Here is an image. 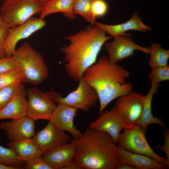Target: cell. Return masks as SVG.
Instances as JSON below:
<instances>
[{
    "instance_id": "6da1fadb",
    "label": "cell",
    "mask_w": 169,
    "mask_h": 169,
    "mask_svg": "<svg viewBox=\"0 0 169 169\" xmlns=\"http://www.w3.org/2000/svg\"><path fill=\"white\" fill-rule=\"evenodd\" d=\"M94 24L86 26L77 33L64 37L69 44L61 49L64 54L63 63L67 75L79 81L86 70L96 62L102 46L112 38Z\"/></svg>"
},
{
    "instance_id": "7a4b0ae2",
    "label": "cell",
    "mask_w": 169,
    "mask_h": 169,
    "mask_svg": "<svg viewBox=\"0 0 169 169\" xmlns=\"http://www.w3.org/2000/svg\"><path fill=\"white\" fill-rule=\"evenodd\" d=\"M129 71L105 56L87 68L83 78L96 91L100 103L99 114L115 99L132 91L133 86L126 79Z\"/></svg>"
},
{
    "instance_id": "3957f363",
    "label": "cell",
    "mask_w": 169,
    "mask_h": 169,
    "mask_svg": "<svg viewBox=\"0 0 169 169\" xmlns=\"http://www.w3.org/2000/svg\"><path fill=\"white\" fill-rule=\"evenodd\" d=\"M70 142L75 148L74 161L83 169H114L118 164L117 146L107 133L89 127Z\"/></svg>"
},
{
    "instance_id": "277c9868",
    "label": "cell",
    "mask_w": 169,
    "mask_h": 169,
    "mask_svg": "<svg viewBox=\"0 0 169 169\" xmlns=\"http://www.w3.org/2000/svg\"><path fill=\"white\" fill-rule=\"evenodd\" d=\"M12 55L23 73V82L37 85L48 77V68L42 55L29 43H23Z\"/></svg>"
},
{
    "instance_id": "5b68a950",
    "label": "cell",
    "mask_w": 169,
    "mask_h": 169,
    "mask_svg": "<svg viewBox=\"0 0 169 169\" xmlns=\"http://www.w3.org/2000/svg\"><path fill=\"white\" fill-rule=\"evenodd\" d=\"M44 4L34 0H5L0 8V14L11 28L40 13Z\"/></svg>"
},
{
    "instance_id": "8992f818",
    "label": "cell",
    "mask_w": 169,
    "mask_h": 169,
    "mask_svg": "<svg viewBox=\"0 0 169 169\" xmlns=\"http://www.w3.org/2000/svg\"><path fill=\"white\" fill-rule=\"evenodd\" d=\"M147 129L136 125L132 128L124 129L119 137L118 146L131 152L148 156L168 167L169 160L157 154L149 144L146 137Z\"/></svg>"
},
{
    "instance_id": "52a82bcc",
    "label": "cell",
    "mask_w": 169,
    "mask_h": 169,
    "mask_svg": "<svg viewBox=\"0 0 169 169\" xmlns=\"http://www.w3.org/2000/svg\"><path fill=\"white\" fill-rule=\"evenodd\" d=\"M27 98V116L34 121L40 119L49 120L57 105L56 97L60 93L51 89L47 92H43L34 87L26 91Z\"/></svg>"
},
{
    "instance_id": "ba28073f",
    "label": "cell",
    "mask_w": 169,
    "mask_h": 169,
    "mask_svg": "<svg viewBox=\"0 0 169 169\" xmlns=\"http://www.w3.org/2000/svg\"><path fill=\"white\" fill-rule=\"evenodd\" d=\"M144 96L131 91L118 98L115 107L124 129L132 128L136 125L142 112Z\"/></svg>"
},
{
    "instance_id": "9c48e42d",
    "label": "cell",
    "mask_w": 169,
    "mask_h": 169,
    "mask_svg": "<svg viewBox=\"0 0 169 169\" xmlns=\"http://www.w3.org/2000/svg\"><path fill=\"white\" fill-rule=\"evenodd\" d=\"M77 88L63 97L60 93L55 98L57 103L64 104L88 112L99 100L98 94L95 89L82 77L79 80Z\"/></svg>"
},
{
    "instance_id": "30bf717a",
    "label": "cell",
    "mask_w": 169,
    "mask_h": 169,
    "mask_svg": "<svg viewBox=\"0 0 169 169\" xmlns=\"http://www.w3.org/2000/svg\"><path fill=\"white\" fill-rule=\"evenodd\" d=\"M113 38L112 41L106 42L104 45L109 56V59L112 63H117L132 56L136 50L149 54L150 48L142 47L135 43L130 34L119 35Z\"/></svg>"
},
{
    "instance_id": "8fae6325",
    "label": "cell",
    "mask_w": 169,
    "mask_h": 169,
    "mask_svg": "<svg viewBox=\"0 0 169 169\" xmlns=\"http://www.w3.org/2000/svg\"><path fill=\"white\" fill-rule=\"evenodd\" d=\"M46 24L43 19L32 17L23 23L10 28L3 45L6 55H12L20 40L29 37Z\"/></svg>"
},
{
    "instance_id": "7c38bea8",
    "label": "cell",
    "mask_w": 169,
    "mask_h": 169,
    "mask_svg": "<svg viewBox=\"0 0 169 169\" xmlns=\"http://www.w3.org/2000/svg\"><path fill=\"white\" fill-rule=\"evenodd\" d=\"M28 140L36 145L44 154L54 148L69 143L71 138L49 121L43 129Z\"/></svg>"
},
{
    "instance_id": "4fadbf2b",
    "label": "cell",
    "mask_w": 169,
    "mask_h": 169,
    "mask_svg": "<svg viewBox=\"0 0 169 169\" xmlns=\"http://www.w3.org/2000/svg\"><path fill=\"white\" fill-rule=\"evenodd\" d=\"M77 110L74 107L57 103L49 121L60 130L70 133L73 140L78 139L81 137L82 133L74 125V119L77 115Z\"/></svg>"
},
{
    "instance_id": "5bb4252c",
    "label": "cell",
    "mask_w": 169,
    "mask_h": 169,
    "mask_svg": "<svg viewBox=\"0 0 169 169\" xmlns=\"http://www.w3.org/2000/svg\"><path fill=\"white\" fill-rule=\"evenodd\" d=\"M35 121L26 116L11 121L2 122L0 124V128L5 131L10 141L29 139L35 135Z\"/></svg>"
},
{
    "instance_id": "9a60e30c",
    "label": "cell",
    "mask_w": 169,
    "mask_h": 169,
    "mask_svg": "<svg viewBox=\"0 0 169 169\" xmlns=\"http://www.w3.org/2000/svg\"><path fill=\"white\" fill-rule=\"evenodd\" d=\"M99 117L91 122L89 127L109 134L117 143L120 132L123 129L117 115L115 107L110 110H103Z\"/></svg>"
},
{
    "instance_id": "2e32d148",
    "label": "cell",
    "mask_w": 169,
    "mask_h": 169,
    "mask_svg": "<svg viewBox=\"0 0 169 169\" xmlns=\"http://www.w3.org/2000/svg\"><path fill=\"white\" fill-rule=\"evenodd\" d=\"M75 151L74 146L70 142L45 153L43 158L52 169H63L74 161Z\"/></svg>"
},
{
    "instance_id": "e0dca14e",
    "label": "cell",
    "mask_w": 169,
    "mask_h": 169,
    "mask_svg": "<svg viewBox=\"0 0 169 169\" xmlns=\"http://www.w3.org/2000/svg\"><path fill=\"white\" fill-rule=\"evenodd\" d=\"M117 147V165L128 164L136 167L137 169H165L167 168L165 165L148 156L131 152L119 146Z\"/></svg>"
},
{
    "instance_id": "ac0fdd59",
    "label": "cell",
    "mask_w": 169,
    "mask_h": 169,
    "mask_svg": "<svg viewBox=\"0 0 169 169\" xmlns=\"http://www.w3.org/2000/svg\"><path fill=\"white\" fill-rule=\"evenodd\" d=\"M94 24L100 27L110 35L112 37L125 35L127 31L133 30L142 32L151 30V28L144 24L138 14L134 13L131 18L125 22L116 25L104 24L95 21Z\"/></svg>"
},
{
    "instance_id": "d6986e66",
    "label": "cell",
    "mask_w": 169,
    "mask_h": 169,
    "mask_svg": "<svg viewBox=\"0 0 169 169\" xmlns=\"http://www.w3.org/2000/svg\"><path fill=\"white\" fill-rule=\"evenodd\" d=\"M24 87L0 110V120L19 119L27 115L28 101Z\"/></svg>"
},
{
    "instance_id": "ffe728a7",
    "label": "cell",
    "mask_w": 169,
    "mask_h": 169,
    "mask_svg": "<svg viewBox=\"0 0 169 169\" xmlns=\"http://www.w3.org/2000/svg\"><path fill=\"white\" fill-rule=\"evenodd\" d=\"M150 89L147 94L144 96L143 106L140 117L136 123V125L147 128L150 124H156L166 128L164 120L159 118L154 117L152 113L151 104L154 95L157 91L160 84L151 83Z\"/></svg>"
},
{
    "instance_id": "44dd1931",
    "label": "cell",
    "mask_w": 169,
    "mask_h": 169,
    "mask_svg": "<svg viewBox=\"0 0 169 169\" xmlns=\"http://www.w3.org/2000/svg\"><path fill=\"white\" fill-rule=\"evenodd\" d=\"M76 0H51L44 3L40 14V18L44 19L48 15L58 12L62 13L63 16L73 20L76 18L73 9Z\"/></svg>"
},
{
    "instance_id": "7402d4cb",
    "label": "cell",
    "mask_w": 169,
    "mask_h": 169,
    "mask_svg": "<svg viewBox=\"0 0 169 169\" xmlns=\"http://www.w3.org/2000/svg\"><path fill=\"white\" fill-rule=\"evenodd\" d=\"M6 145L25 162L36 157L43 156L44 155L38 147L28 139L9 141Z\"/></svg>"
},
{
    "instance_id": "603a6c76",
    "label": "cell",
    "mask_w": 169,
    "mask_h": 169,
    "mask_svg": "<svg viewBox=\"0 0 169 169\" xmlns=\"http://www.w3.org/2000/svg\"><path fill=\"white\" fill-rule=\"evenodd\" d=\"M150 48L149 65L152 69L156 67L166 65L169 58V50L163 49L159 44L153 43Z\"/></svg>"
},
{
    "instance_id": "cb8c5ba5",
    "label": "cell",
    "mask_w": 169,
    "mask_h": 169,
    "mask_svg": "<svg viewBox=\"0 0 169 169\" xmlns=\"http://www.w3.org/2000/svg\"><path fill=\"white\" fill-rule=\"evenodd\" d=\"M0 163L16 169H22L24 168L25 162L10 148L0 145Z\"/></svg>"
},
{
    "instance_id": "d4e9b609",
    "label": "cell",
    "mask_w": 169,
    "mask_h": 169,
    "mask_svg": "<svg viewBox=\"0 0 169 169\" xmlns=\"http://www.w3.org/2000/svg\"><path fill=\"white\" fill-rule=\"evenodd\" d=\"M95 0H76L73 5L75 13L80 15L87 22L91 25L96 21L91 11L92 3Z\"/></svg>"
},
{
    "instance_id": "484cf974",
    "label": "cell",
    "mask_w": 169,
    "mask_h": 169,
    "mask_svg": "<svg viewBox=\"0 0 169 169\" xmlns=\"http://www.w3.org/2000/svg\"><path fill=\"white\" fill-rule=\"evenodd\" d=\"M23 83L22 82L0 89V110L24 87Z\"/></svg>"
},
{
    "instance_id": "4316f807",
    "label": "cell",
    "mask_w": 169,
    "mask_h": 169,
    "mask_svg": "<svg viewBox=\"0 0 169 169\" xmlns=\"http://www.w3.org/2000/svg\"><path fill=\"white\" fill-rule=\"evenodd\" d=\"M23 75L20 68L0 74V89L22 82Z\"/></svg>"
},
{
    "instance_id": "83f0119b",
    "label": "cell",
    "mask_w": 169,
    "mask_h": 169,
    "mask_svg": "<svg viewBox=\"0 0 169 169\" xmlns=\"http://www.w3.org/2000/svg\"><path fill=\"white\" fill-rule=\"evenodd\" d=\"M148 74L151 83L160 84L169 79V66L168 65L156 67L151 69Z\"/></svg>"
},
{
    "instance_id": "f1b7e54d",
    "label": "cell",
    "mask_w": 169,
    "mask_h": 169,
    "mask_svg": "<svg viewBox=\"0 0 169 169\" xmlns=\"http://www.w3.org/2000/svg\"><path fill=\"white\" fill-rule=\"evenodd\" d=\"M18 69V64L13 55L0 58V74Z\"/></svg>"
},
{
    "instance_id": "f546056e",
    "label": "cell",
    "mask_w": 169,
    "mask_h": 169,
    "mask_svg": "<svg viewBox=\"0 0 169 169\" xmlns=\"http://www.w3.org/2000/svg\"><path fill=\"white\" fill-rule=\"evenodd\" d=\"M108 10L107 4L104 0H95L92 3L91 11L95 19L97 17L105 15L107 13Z\"/></svg>"
},
{
    "instance_id": "4dcf8cb0",
    "label": "cell",
    "mask_w": 169,
    "mask_h": 169,
    "mask_svg": "<svg viewBox=\"0 0 169 169\" xmlns=\"http://www.w3.org/2000/svg\"><path fill=\"white\" fill-rule=\"evenodd\" d=\"M26 169H52L42 156L33 158L26 161L24 166Z\"/></svg>"
},
{
    "instance_id": "1f68e13d",
    "label": "cell",
    "mask_w": 169,
    "mask_h": 169,
    "mask_svg": "<svg viewBox=\"0 0 169 169\" xmlns=\"http://www.w3.org/2000/svg\"><path fill=\"white\" fill-rule=\"evenodd\" d=\"M10 28L3 19L0 14V58L6 55L3 49L4 42Z\"/></svg>"
},
{
    "instance_id": "d6a6232c",
    "label": "cell",
    "mask_w": 169,
    "mask_h": 169,
    "mask_svg": "<svg viewBox=\"0 0 169 169\" xmlns=\"http://www.w3.org/2000/svg\"><path fill=\"white\" fill-rule=\"evenodd\" d=\"M163 135L165 138V142L163 146H157L156 148L163 151L166 154L167 158L169 160V131L168 129L165 128Z\"/></svg>"
},
{
    "instance_id": "836d02e7",
    "label": "cell",
    "mask_w": 169,
    "mask_h": 169,
    "mask_svg": "<svg viewBox=\"0 0 169 169\" xmlns=\"http://www.w3.org/2000/svg\"><path fill=\"white\" fill-rule=\"evenodd\" d=\"M83 168L74 161L64 167L63 169H82Z\"/></svg>"
},
{
    "instance_id": "e575fe53",
    "label": "cell",
    "mask_w": 169,
    "mask_h": 169,
    "mask_svg": "<svg viewBox=\"0 0 169 169\" xmlns=\"http://www.w3.org/2000/svg\"><path fill=\"white\" fill-rule=\"evenodd\" d=\"M115 169H137V168L131 165L126 163L119 164L117 165Z\"/></svg>"
},
{
    "instance_id": "d590c367",
    "label": "cell",
    "mask_w": 169,
    "mask_h": 169,
    "mask_svg": "<svg viewBox=\"0 0 169 169\" xmlns=\"http://www.w3.org/2000/svg\"><path fill=\"white\" fill-rule=\"evenodd\" d=\"M0 169H16V168L0 163Z\"/></svg>"
},
{
    "instance_id": "8d00e7d4",
    "label": "cell",
    "mask_w": 169,
    "mask_h": 169,
    "mask_svg": "<svg viewBox=\"0 0 169 169\" xmlns=\"http://www.w3.org/2000/svg\"><path fill=\"white\" fill-rule=\"evenodd\" d=\"M34 0L40 3H45L49 2L51 0Z\"/></svg>"
}]
</instances>
